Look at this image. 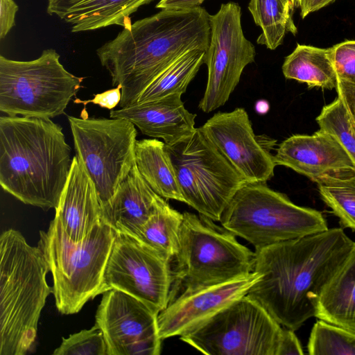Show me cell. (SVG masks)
<instances>
[{
    "instance_id": "cell-6",
    "label": "cell",
    "mask_w": 355,
    "mask_h": 355,
    "mask_svg": "<svg viewBox=\"0 0 355 355\" xmlns=\"http://www.w3.org/2000/svg\"><path fill=\"white\" fill-rule=\"evenodd\" d=\"M214 222L200 214L183 213L170 300L180 288L221 284L254 272L255 252Z\"/></svg>"
},
{
    "instance_id": "cell-15",
    "label": "cell",
    "mask_w": 355,
    "mask_h": 355,
    "mask_svg": "<svg viewBox=\"0 0 355 355\" xmlns=\"http://www.w3.org/2000/svg\"><path fill=\"white\" fill-rule=\"evenodd\" d=\"M200 129L247 183H266L274 175L276 140L256 135L245 109L218 112Z\"/></svg>"
},
{
    "instance_id": "cell-32",
    "label": "cell",
    "mask_w": 355,
    "mask_h": 355,
    "mask_svg": "<svg viewBox=\"0 0 355 355\" xmlns=\"http://www.w3.org/2000/svg\"><path fill=\"white\" fill-rule=\"evenodd\" d=\"M337 79L355 85V40H346L331 47Z\"/></svg>"
},
{
    "instance_id": "cell-28",
    "label": "cell",
    "mask_w": 355,
    "mask_h": 355,
    "mask_svg": "<svg viewBox=\"0 0 355 355\" xmlns=\"http://www.w3.org/2000/svg\"><path fill=\"white\" fill-rule=\"evenodd\" d=\"M315 182L321 198L343 225L355 230V171L326 175Z\"/></svg>"
},
{
    "instance_id": "cell-5",
    "label": "cell",
    "mask_w": 355,
    "mask_h": 355,
    "mask_svg": "<svg viewBox=\"0 0 355 355\" xmlns=\"http://www.w3.org/2000/svg\"><path fill=\"white\" fill-rule=\"evenodd\" d=\"M116 235L101 221L84 240L74 242L56 216L46 231H40L37 246L52 275L53 294L61 313H76L108 291L105 272Z\"/></svg>"
},
{
    "instance_id": "cell-31",
    "label": "cell",
    "mask_w": 355,
    "mask_h": 355,
    "mask_svg": "<svg viewBox=\"0 0 355 355\" xmlns=\"http://www.w3.org/2000/svg\"><path fill=\"white\" fill-rule=\"evenodd\" d=\"M54 355H107V345L101 329L95 324L89 329H84L62 338Z\"/></svg>"
},
{
    "instance_id": "cell-18",
    "label": "cell",
    "mask_w": 355,
    "mask_h": 355,
    "mask_svg": "<svg viewBox=\"0 0 355 355\" xmlns=\"http://www.w3.org/2000/svg\"><path fill=\"white\" fill-rule=\"evenodd\" d=\"M181 96L174 94L157 101L112 110L110 116L125 119L142 134L162 139L166 145H173L191 135L196 129V115L185 108Z\"/></svg>"
},
{
    "instance_id": "cell-17",
    "label": "cell",
    "mask_w": 355,
    "mask_h": 355,
    "mask_svg": "<svg viewBox=\"0 0 355 355\" xmlns=\"http://www.w3.org/2000/svg\"><path fill=\"white\" fill-rule=\"evenodd\" d=\"M274 155L276 165L288 167L315 182L326 175L355 171V166L331 134L294 135L284 140Z\"/></svg>"
},
{
    "instance_id": "cell-34",
    "label": "cell",
    "mask_w": 355,
    "mask_h": 355,
    "mask_svg": "<svg viewBox=\"0 0 355 355\" xmlns=\"http://www.w3.org/2000/svg\"><path fill=\"white\" fill-rule=\"evenodd\" d=\"M295 331L282 328L277 355H302L304 352Z\"/></svg>"
},
{
    "instance_id": "cell-7",
    "label": "cell",
    "mask_w": 355,
    "mask_h": 355,
    "mask_svg": "<svg viewBox=\"0 0 355 355\" xmlns=\"http://www.w3.org/2000/svg\"><path fill=\"white\" fill-rule=\"evenodd\" d=\"M221 225L256 249L328 229L321 212L298 206L266 183H246L234 194Z\"/></svg>"
},
{
    "instance_id": "cell-36",
    "label": "cell",
    "mask_w": 355,
    "mask_h": 355,
    "mask_svg": "<svg viewBox=\"0 0 355 355\" xmlns=\"http://www.w3.org/2000/svg\"><path fill=\"white\" fill-rule=\"evenodd\" d=\"M336 87L338 96L343 101L355 125V85L337 79Z\"/></svg>"
},
{
    "instance_id": "cell-22",
    "label": "cell",
    "mask_w": 355,
    "mask_h": 355,
    "mask_svg": "<svg viewBox=\"0 0 355 355\" xmlns=\"http://www.w3.org/2000/svg\"><path fill=\"white\" fill-rule=\"evenodd\" d=\"M315 317L355 333V244L323 289Z\"/></svg>"
},
{
    "instance_id": "cell-27",
    "label": "cell",
    "mask_w": 355,
    "mask_h": 355,
    "mask_svg": "<svg viewBox=\"0 0 355 355\" xmlns=\"http://www.w3.org/2000/svg\"><path fill=\"white\" fill-rule=\"evenodd\" d=\"M248 8L262 31L257 44L268 49L275 50L281 45L286 32L293 35L297 32L293 12L281 0H250Z\"/></svg>"
},
{
    "instance_id": "cell-39",
    "label": "cell",
    "mask_w": 355,
    "mask_h": 355,
    "mask_svg": "<svg viewBox=\"0 0 355 355\" xmlns=\"http://www.w3.org/2000/svg\"><path fill=\"white\" fill-rule=\"evenodd\" d=\"M255 107L257 112L265 114L268 110L269 105L267 101H259L257 102Z\"/></svg>"
},
{
    "instance_id": "cell-16",
    "label": "cell",
    "mask_w": 355,
    "mask_h": 355,
    "mask_svg": "<svg viewBox=\"0 0 355 355\" xmlns=\"http://www.w3.org/2000/svg\"><path fill=\"white\" fill-rule=\"evenodd\" d=\"M261 277V273L254 271L224 283L181 291L158 313L159 338L164 340L191 332L247 295Z\"/></svg>"
},
{
    "instance_id": "cell-8",
    "label": "cell",
    "mask_w": 355,
    "mask_h": 355,
    "mask_svg": "<svg viewBox=\"0 0 355 355\" xmlns=\"http://www.w3.org/2000/svg\"><path fill=\"white\" fill-rule=\"evenodd\" d=\"M84 78L69 72L53 49L37 59L0 56V110L8 116L51 119L64 113Z\"/></svg>"
},
{
    "instance_id": "cell-25",
    "label": "cell",
    "mask_w": 355,
    "mask_h": 355,
    "mask_svg": "<svg viewBox=\"0 0 355 355\" xmlns=\"http://www.w3.org/2000/svg\"><path fill=\"white\" fill-rule=\"evenodd\" d=\"M182 220L183 213L157 195L153 214L135 238L172 261L178 252Z\"/></svg>"
},
{
    "instance_id": "cell-40",
    "label": "cell",
    "mask_w": 355,
    "mask_h": 355,
    "mask_svg": "<svg viewBox=\"0 0 355 355\" xmlns=\"http://www.w3.org/2000/svg\"><path fill=\"white\" fill-rule=\"evenodd\" d=\"M286 6H288L293 12L296 8H300L302 0H281Z\"/></svg>"
},
{
    "instance_id": "cell-3",
    "label": "cell",
    "mask_w": 355,
    "mask_h": 355,
    "mask_svg": "<svg viewBox=\"0 0 355 355\" xmlns=\"http://www.w3.org/2000/svg\"><path fill=\"white\" fill-rule=\"evenodd\" d=\"M72 159L62 128L50 119L0 117V184L24 204L56 209Z\"/></svg>"
},
{
    "instance_id": "cell-2",
    "label": "cell",
    "mask_w": 355,
    "mask_h": 355,
    "mask_svg": "<svg viewBox=\"0 0 355 355\" xmlns=\"http://www.w3.org/2000/svg\"><path fill=\"white\" fill-rule=\"evenodd\" d=\"M210 15L201 7L163 9L139 19L96 51L113 86H121L120 108L134 105L145 89L188 51H207Z\"/></svg>"
},
{
    "instance_id": "cell-1",
    "label": "cell",
    "mask_w": 355,
    "mask_h": 355,
    "mask_svg": "<svg viewBox=\"0 0 355 355\" xmlns=\"http://www.w3.org/2000/svg\"><path fill=\"white\" fill-rule=\"evenodd\" d=\"M354 244L336 227L256 249L254 271L262 277L247 295L296 331L315 316L323 289Z\"/></svg>"
},
{
    "instance_id": "cell-10",
    "label": "cell",
    "mask_w": 355,
    "mask_h": 355,
    "mask_svg": "<svg viewBox=\"0 0 355 355\" xmlns=\"http://www.w3.org/2000/svg\"><path fill=\"white\" fill-rule=\"evenodd\" d=\"M81 116H67L75 156L92 180L102 207L135 165L137 132L125 119Z\"/></svg>"
},
{
    "instance_id": "cell-21",
    "label": "cell",
    "mask_w": 355,
    "mask_h": 355,
    "mask_svg": "<svg viewBox=\"0 0 355 355\" xmlns=\"http://www.w3.org/2000/svg\"><path fill=\"white\" fill-rule=\"evenodd\" d=\"M153 0H48L47 12L70 24L73 33L130 25V15Z\"/></svg>"
},
{
    "instance_id": "cell-30",
    "label": "cell",
    "mask_w": 355,
    "mask_h": 355,
    "mask_svg": "<svg viewBox=\"0 0 355 355\" xmlns=\"http://www.w3.org/2000/svg\"><path fill=\"white\" fill-rule=\"evenodd\" d=\"M316 121L320 130L336 139L355 166V125L341 98L324 106Z\"/></svg>"
},
{
    "instance_id": "cell-9",
    "label": "cell",
    "mask_w": 355,
    "mask_h": 355,
    "mask_svg": "<svg viewBox=\"0 0 355 355\" xmlns=\"http://www.w3.org/2000/svg\"><path fill=\"white\" fill-rule=\"evenodd\" d=\"M166 148L184 203L219 222L234 194L247 182L200 128Z\"/></svg>"
},
{
    "instance_id": "cell-14",
    "label": "cell",
    "mask_w": 355,
    "mask_h": 355,
    "mask_svg": "<svg viewBox=\"0 0 355 355\" xmlns=\"http://www.w3.org/2000/svg\"><path fill=\"white\" fill-rule=\"evenodd\" d=\"M158 313L137 298L117 289L103 293L96 313L107 355H159Z\"/></svg>"
},
{
    "instance_id": "cell-38",
    "label": "cell",
    "mask_w": 355,
    "mask_h": 355,
    "mask_svg": "<svg viewBox=\"0 0 355 355\" xmlns=\"http://www.w3.org/2000/svg\"><path fill=\"white\" fill-rule=\"evenodd\" d=\"M336 0H302L300 16L302 19L308 15L329 5Z\"/></svg>"
},
{
    "instance_id": "cell-19",
    "label": "cell",
    "mask_w": 355,
    "mask_h": 355,
    "mask_svg": "<svg viewBox=\"0 0 355 355\" xmlns=\"http://www.w3.org/2000/svg\"><path fill=\"white\" fill-rule=\"evenodd\" d=\"M56 216L73 241L84 240L101 220V207L95 186L74 156L59 204Z\"/></svg>"
},
{
    "instance_id": "cell-13",
    "label": "cell",
    "mask_w": 355,
    "mask_h": 355,
    "mask_svg": "<svg viewBox=\"0 0 355 355\" xmlns=\"http://www.w3.org/2000/svg\"><path fill=\"white\" fill-rule=\"evenodd\" d=\"M171 261L129 234L116 232L105 283L141 300L157 313L168 305L173 271Z\"/></svg>"
},
{
    "instance_id": "cell-23",
    "label": "cell",
    "mask_w": 355,
    "mask_h": 355,
    "mask_svg": "<svg viewBox=\"0 0 355 355\" xmlns=\"http://www.w3.org/2000/svg\"><path fill=\"white\" fill-rule=\"evenodd\" d=\"M135 165L142 178L159 196L184 202L166 145L157 139L135 144Z\"/></svg>"
},
{
    "instance_id": "cell-33",
    "label": "cell",
    "mask_w": 355,
    "mask_h": 355,
    "mask_svg": "<svg viewBox=\"0 0 355 355\" xmlns=\"http://www.w3.org/2000/svg\"><path fill=\"white\" fill-rule=\"evenodd\" d=\"M121 99V86L119 85L114 89L94 95V97L92 99L81 101L80 99L77 98L74 100L73 102L75 103H82L84 105L88 103H93L98 105L101 107L112 110L120 103Z\"/></svg>"
},
{
    "instance_id": "cell-26",
    "label": "cell",
    "mask_w": 355,
    "mask_h": 355,
    "mask_svg": "<svg viewBox=\"0 0 355 355\" xmlns=\"http://www.w3.org/2000/svg\"><path fill=\"white\" fill-rule=\"evenodd\" d=\"M205 51L200 49L184 53L145 89L136 103L157 101L174 94L182 95L205 64Z\"/></svg>"
},
{
    "instance_id": "cell-35",
    "label": "cell",
    "mask_w": 355,
    "mask_h": 355,
    "mask_svg": "<svg viewBox=\"0 0 355 355\" xmlns=\"http://www.w3.org/2000/svg\"><path fill=\"white\" fill-rule=\"evenodd\" d=\"M18 6L13 0H0V38L3 39L15 25Z\"/></svg>"
},
{
    "instance_id": "cell-11",
    "label": "cell",
    "mask_w": 355,
    "mask_h": 355,
    "mask_svg": "<svg viewBox=\"0 0 355 355\" xmlns=\"http://www.w3.org/2000/svg\"><path fill=\"white\" fill-rule=\"evenodd\" d=\"M282 330L260 303L245 295L180 338L205 354L277 355Z\"/></svg>"
},
{
    "instance_id": "cell-29",
    "label": "cell",
    "mask_w": 355,
    "mask_h": 355,
    "mask_svg": "<svg viewBox=\"0 0 355 355\" xmlns=\"http://www.w3.org/2000/svg\"><path fill=\"white\" fill-rule=\"evenodd\" d=\"M307 349L311 355H355V333L320 320L311 329Z\"/></svg>"
},
{
    "instance_id": "cell-12",
    "label": "cell",
    "mask_w": 355,
    "mask_h": 355,
    "mask_svg": "<svg viewBox=\"0 0 355 355\" xmlns=\"http://www.w3.org/2000/svg\"><path fill=\"white\" fill-rule=\"evenodd\" d=\"M209 19L211 35L205 58L207 80L198 105L205 113L226 103L243 69L254 61L256 54L254 46L243 34L239 3H223Z\"/></svg>"
},
{
    "instance_id": "cell-20",
    "label": "cell",
    "mask_w": 355,
    "mask_h": 355,
    "mask_svg": "<svg viewBox=\"0 0 355 355\" xmlns=\"http://www.w3.org/2000/svg\"><path fill=\"white\" fill-rule=\"evenodd\" d=\"M157 196L135 165L101 207V220L116 232L137 237L155 211Z\"/></svg>"
},
{
    "instance_id": "cell-24",
    "label": "cell",
    "mask_w": 355,
    "mask_h": 355,
    "mask_svg": "<svg viewBox=\"0 0 355 355\" xmlns=\"http://www.w3.org/2000/svg\"><path fill=\"white\" fill-rule=\"evenodd\" d=\"M282 72L286 78L306 83L309 87L331 89L337 85L331 47L322 49L297 44L286 57Z\"/></svg>"
},
{
    "instance_id": "cell-4",
    "label": "cell",
    "mask_w": 355,
    "mask_h": 355,
    "mask_svg": "<svg viewBox=\"0 0 355 355\" xmlns=\"http://www.w3.org/2000/svg\"><path fill=\"white\" fill-rule=\"evenodd\" d=\"M38 246L19 231L0 236V355H24L35 343L37 324L53 287Z\"/></svg>"
},
{
    "instance_id": "cell-37",
    "label": "cell",
    "mask_w": 355,
    "mask_h": 355,
    "mask_svg": "<svg viewBox=\"0 0 355 355\" xmlns=\"http://www.w3.org/2000/svg\"><path fill=\"white\" fill-rule=\"evenodd\" d=\"M205 0H160L157 8L167 10H187L200 6Z\"/></svg>"
}]
</instances>
